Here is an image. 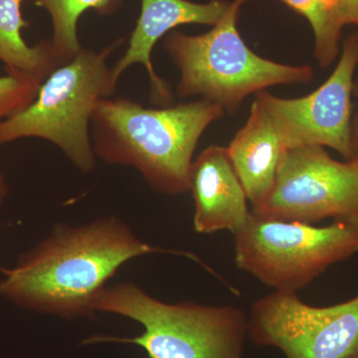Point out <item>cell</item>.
<instances>
[{
  "label": "cell",
  "instance_id": "6da1fadb",
  "mask_svg": "<svg viewBox=\"0 0 358 358\" xmlns=\"http://www.w3.org/2000/svg\"><path fill=\"white\" fill-rule=\"evenodd\" d=\"M152 253L185 256L211 271L199 257L141 241L121 219L107 216L83 225H58L24 254L0 281V296L15 305L65 320L96 315L106 284L131 259Z\"/></svg>",
  "mask_w": 358,
  "mask_h": 358
},
{
  "label": "cell",
  "instance_id": "7a4b0ae2",
  "mask_svg": "<svg viewBox=\"0 0 358 358\" xmlns=\"http://www.w3.org/2000/svg\"><path fill=\"white\" fill-rule=\"evenodd\" d=\"M225 110L209 101L143 107L124 96L103 99L91 121L96 159L131 166L162 194L189 192V171L200 138Z\"/></svg>",
  "mask_w": 358,
  "mask_h": 358
},
{
  "label": "cell",
  "instance_id": "3957f363",
  "mask_svg": "<svg viewBox=\"0 0 358 358\" xmlns=\"http://www.w3.org/2000/svg\"><path fill=\"white\" fill-rule=\"evenodd\" d=\"M95 310L133 320L143 333L134 338L93 336L85 341L88 345H138L150 358H244L248 317L233 306L166 303L134 282H120L101 292Z\"/></svg>",
  "mask_w": 358,
  "mask_h": 358
},
{
  "label": "cell",
  "instance_id": "277c9868",
  "mask_svg": "<svg viewBox=\"0 0 358 358\" xmlns=\"http://www.w3.org/2000/svg\"><path fill=\"white\" fill-rule=\"evenodd\" d=\"M124 42L117 39L99 51L83 47L54 70L27 108L0 122V145L20 138H41L56 145L78 171L92 173L96 162L92 117L98 103L117 92L108 59Z\"/></svg>",
  "mask_w": 358,
  "mask_h": 358
},
{
  "label": "cell",
  "instance_id": "5b68a950",
  "mask_svg": "<svg viewBox=\"0 0 358 358\" xmlns=\"http://www.w3.org/2000/svg\"><path fill=\"white\" fill-rule=\"evenodd\" d=\"M247 0H234L213 29L201 35L169 32L164 49L180 73L176 95L201 96L233 115L247 96L284 84L312 81L310 66L281 64L254 53L237 29Z\"/></svg>",
  "mask_w": 358,
  "mask_h": 358
},
{
  "label": "cell",
  "instance_id": "8992f818",
  "mask_svg": "<svg viewBox=\"0 0 358 358\" xmlns=\"http://www.w3.org/2000/svg\"><path fill=\"white\" fill-rule=\"evenodd\" d=\"M235 263L275 291L298 292L358 252V221L324 227L262 217L251 211L234 235Z\"/></svg>",
  "mask_w": 358,
  "mask_h": 358
},
{
  "label": "cell",
  "instance_id": "52a82bcc",
  "mask_svg": "<svg viewBox=\"0 0 358 358\" xmlns=\"http://www.w3.org/2000/svg\"><path fill=\"white\" fill-rule=\"evenodd\" d=\"M252 212L312 225L331 218L358 221V162L334 159L319 145L289 148L272 189Z\"/></svg>",
  "mask_w": 358,
  "mask_h": 358
},
{
  "label": "cell",
  "instance_id": "ba28073f",
  "mask_svg": "<svg viewBox=\"0 0 358 358\" xmlns=\"http://www.w3.org/2000/svg\"><path fill=\"white\" fill-rule=\"evenodd\" d=\"M248 336L286 358H358V294L329 307H313L296 292L274 291L252 305Z\"/></svg>",
  "mask_w": 358,
  "mask_h": 358
},
{
  "label": "cell",
  "instance_id": "9c48e42d",
  "mask_svg": "<svg viewBox=\"0 0 358 358\" xmlns=\"http://www.w3.org/2000/svg\"><path fill=\"white\" fill-rule=\"evenodd\" d=\"M358 67V32L345 40L336 69L308 96L279 98L267 91L255 100L267 113L287 148L319 145L352 159V96Z\"/></svg>",
  "mask_w": 358,
  "mask_h": 358
},
{
  "label": "cell",
  "instance_id": "30bf717a",
  "mask_svg": "<svg viewBox=\"0 0 358 358\" xmlns=\"http://www.w3.org/2000/svg\"><path fill=\"white\" fill-rule=\"evenodd\" d=\"M229 6V2L223 0H211L208 3L188 0H141L140 16L129 37L128 49L112 67L115 81L119 83L120 78L131 66L143 65L150 79L152 103L159 107L173 105L171 85L157 74L152 65L155 44L179 25L215 26Z\"/></svg>",
  "mask_w": 358,
  "mask_h": 358
},
{
  "label": "cell",
  "instance_id": "8fae6325",
  "mask_svg": "<svg viewBox=\"0 0 358 358\" xmlns=\"http://www.w3.org/2000/svg\"><path fill=\"white\" fill-rule=\"evenodd\" d=\"M189 192L194 199V230L200 234L243 229L251 211L246 192L232 166L227 148L209 145L193 159Z\"/></svg>",
  "mask_w": 358,
  "mask_h": 358
},
{
  "label": "cell",
  "instance_id": "7c38bea8",
  "mask_svg": "<svg viewBox=\"0 0 358 358\" xmlns=\"http://www.w3.org/2000/svg\"><path fill=\"white\" fill-rule=\"evenodd\" d=\"M232 166L253 209L268 196L286 145L270 117L256 100L249 119L227 148Z\"/></svg>",
  "mask_w": 358,
  "mask_h": 358
},
{
  "label": "cell",
  "instance_id": "4fadbf2b",
  "mask_svg": "<svg viewBox=\"0 0 358 358\" xmlns=\"http://www.w3.org/2000/svg\"><path fill=\"white\" fill-rule=\"evenodd\" d=\"M23 0H0V61L6 71L24 73L43 82L65 64L51 39L29 46L22 32L29 26L22 13Z\"/></svg>",
  "mask_w": 358,
  "mask_h": 358
},
{
  "label": "cell",
  "instance_id": "5bb4252c",
  "mask_svg": "<svg viewBox=\"0 0 358 358\" xmlns=\"http://www.w3.org/2000/svg\"><path fill=\"white\" fill-rule=\"evenodd\" d=\"M43 8L50 16L51 41L63 62H69L82 47L78 37V23L87 11L101 16L114 15L124 6V0H27Z\"/></svg>",
  "mask_w": 358,
  "mask_h": 358
},
{
  "label": "cell",
  "instance_id": "9a60e30c",
  "mask_svg": "<svg viewBox=\"0 0 358 358\" xmlns=\"http://www.w3.org/2000/svg\"><path fill=\"white\" fill-rule=\"evenodd\" d=\"M305 16L315 34V57L320 67L331 66L339 55L341 28L336 22L338 0H282Z\"/></svg>",
  "mask_w": 358,
  "mask_h": 358
},
{
  "label": "cell",
  "instance_id": "2e32d148",
  "mask_svg": "<svg viewBox=\"0 0 358 358\" xmlns=\"http://www.w3.org/2000/svg\"><path fill=\"white\" fill-rule=\"evenodd\" d=\"M41 84L37 78L13 71L0 76V122L27 108L36 98Z\"/></svg>",
  "mask_w": 358,
  "mask_h": 358
},
{
  "label": "cell",
  "instance_id": "e0dca14e",
  "mask_svg": "<svg viewBox=\"0 0 358 358\" xmlns=\"http://www.w3.org/2000/svg\"><path fill=\"white\" fill-rule=\"evenodd\" d=\"M336 22L341 29L348 24H358V0H338Z\"/></svg>",
  "mask_w": 358,
  "mask_h": 358
},
{
  "label": "cell",
  "instance_id": "ac0fdd59",
  "mask_svg": "<svg viewBox=\"0 0 358 358\" xmlns=\"http://www.w3.org/2000/svg\"><path fill=\"white\" fill-rule=\"evenodd\" d=\"M352 95L357 96L358 99V75L357 78H355ZM350 145H352V159L357 160L358 162V109L352 120V127H350Z\"/></svg>",
  "mask_w": 358,
  "mask_h": 358
},
{
  "label": "cell",
  "instance_id": "d6986e66",
  "mask_svg": "<svg viewBox=\"0 0 358 358\" xmlns=\"http://www.w3.org/2000/svg\"><path fill=\"white\" fill-rule=\"evenodd\" d=\"M8 192V185H7L6 178H4L3 173L0 171V206L6 200Z\"/></svg>",
  "mask_w": 358,
  "mask_h": 358
}]
</instances>
